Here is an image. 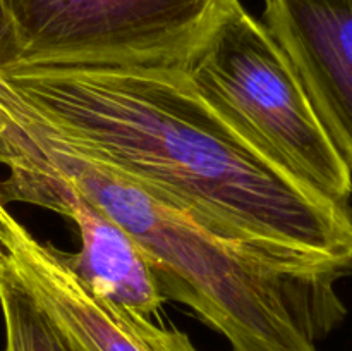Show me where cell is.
I'll use <instances>...</instances> for the list:
<instances>
[{"label": "cell", "instance_id": "10", "mask_svg": "<svg viewBox=\"0 0 352 351\" xmlns=\"http://www.w3.org/2000/svg\"><path fill=\"white\" fill-rule=\"evenodd\" d=\"M7 260H9V253H7L6 246H3L2 241H0V267H2Z\"/></svg>", "mask_w": 352, "mask_h": 351}, {"label": "cell", "instance_id": "1", "mask_svg": "<svg viewBox=\"0 0 352 351\" xmlns=\"http://www.w3.org/2000/svg\"><path fill=\"white\" fill-rule=\"evenodd\" d=\"M58 133L188 210L210 233L352 272V210L230 127L184 67H7Z\"/></svg>", "mask_w": 352, "mask_h": 351}, {"label": "cell", "instance_id": "6", "mask_svg": "<svg viewBox=\"0 0 352 351\" xmlns=\"http://www.w3.org/2000/svg\"><path fill=\"white\" fill-rule=\"evenodd\" d=\"M0 241L9 260L81 351H198L184 332L93 292L64 260V251L38 241L0 203Z\"/></svg>", "mask_w": 352, "mask_h": 351}, {"label": "cell", "instance_id": "9", "mask_svg": "<svg viewBox=\"0 0 352 351\" xmlns=\"http://www.w3.org/2000/svg\"><path fill=\"white\" fill-rule=\"evenodd\" d=\"M14 58H16V47H14L9 24H7L3 10L0 7V69L9 67L14 62Z\"/></svg>", "mask_w": 352, "mask_h": 351}, {"label": "cell", "instance_id": "8", "mask_svg": "<svg viewBox=\"0 0 352 351\" xmlns=\"http://www.w3.org/2000/svg\"><path fill=\"white\" fill-rule=\"evenodd\" d=\"M0 310L6 330L3 351H81L10 260L0 267Z\"/></svg>", "mask_w": 352, "mask_h": 351}, {"label": "cell", "instance_id": "7", "mask_svg": "<svg viewBox=\"0 0 352 351\" xmlns=\"http://www.w3.org/2000/svg\"><path fill=\"white\" fill-rule=\"evenodd\" d=\"M261 23L352 172V0H263Z\"/></svg>", "mask_w": 352, "mask_h": 351}, {"label": "cell", "instance_id": "3", "mask_svg": "<svg viewBox=\"0 0 352 351\" xmlns=\"http://www.w3.org/2000/svg\"><path fill=\"white\" fill-rule=\"evenodd\" d=\"M184 69L206 103L244 140L320 195L349 205L351 169L263 23L241 7Z\"/></svg>", "mask_w": 352, "mask_h": 351}, {"label": "cell", "instance_id": "5", "mask_svg": "<svg viewBox=\"0 0 352 351\" xmlns=\"http://www.w3.org/2000/svg\"><path fill=\"white\" fill-rule=\"evenodd\" d=\"M0 203H30L67 217L79 233L81 250L64 253L71 270L102 298L151 317L165 303L158 282L129 234L93 206L74 186L30 157L0 155Z\"/></svg>", "mask_w": 352, "mask_h": 351}, {"label": "cell", "instance_id": "4", "mask_svg": "<svg viewBox=\"0 0 352 351\" xmlns=\"http://www.w3.org/2000/svg\"><path fill=\"white\" fill-rule=\"evenodd\" d=\"M9 67H184L239 0H0ZM7 69V67H2Z\"/></svg>", "mask_w": 352, "mask_h": 351}, {"label": "cell", "instance_id": "2", "mask_svg": "<svg viewBox=\"0 0 352 351\" xmlns=\"http://www.w3.org/2000/svg\"><path fill=\"white\" fill-rule=\"evenodd\" d=\"M47 165L119 224L165 299L189 306L230 351H316L346 317L336 292L351 274L323 258L285 255L210 233L188 210L82 150L31 109L0 72V155Z\"/></svg>", "mask_w": 352, "mask_h": 351}]
</instances>
